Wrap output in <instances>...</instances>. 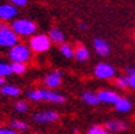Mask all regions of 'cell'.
<instances>
[{
    "instance_id": "cell-24",
    "label": "cell",
    "mask_w": 135,
    "mask_h": 134,
    "mask_svg": "<svg viewBox=\"0 0 135 134\" xmlns=\"http://www.w3.org/2000/svg\"><path fill=\"white\" fill-rule=\"evenodd\" d=\"M115 86H116V88H119V89H122V90L127 89V88H128L127 77H117V78H115Z\"/></svg>"
},
{
    "instance_id": "cell-7",
    "label": "cell",
    "mask_w": 135,
    "mask_h": 134,
    "mask_svg": "<svg viewBox=\"0 0 135 134\" xmlns=\"http://www.w3.org/2000/svg\"><path fill=\"white\" fill-rule=\"evenodd\" d=\"M59 114L53 109H45V111H40L33 115V121L38 124H51L59 121Z\"/></svg>"
},
{
    "instance_id": "cell-9",
    "label": "cell",
    "mask_w": 135,
    "mask_h": 134,
    "mask_svg": "<svg viewBox=\"0 0 135 134\" xmlns=\"http://www.w3.org/2000/svg\"><path fill=\"white\" fill-rule=\"evenodd\" d=\"M18 8L11 3H6L0 6V21H14L17 19Z\"/></svg>"
},
{
    "instance_id": "cell-4",
    "label": "cell",
    "mask_w": 135,
    "mask_h": 134,
    "mask_svg": "<svg viewBox=\"0 0 135 134\" xmlns=\"http://www.w3.org/2000/svg\"><path fill=\"white\" fill-rule=\"evenodd\" d=\"M8 58L11 62H19V63H27L31 60V49L27 44L18 43L12 48L8 49Z\"/></svg>"
},
{
    "instance_id": "cell-28",
    "label": "cell",
    "mask_w": 135,
    "mask_h": 134,
    "mask_svg": "<svg viewBox=\"0 0 135 134\" xmlns=\"http://www.w3.org/2000/svg\"><path fill=\"white\" fill-rule=\"evenodd\" d=\"M3 85H6V78H3V77H0V88H2Z\"/></svg>"
},
{
    "instance_id": "cell-12",
    "label": "cell",
    "mask_w": 135,
    "mask_h": 134,
    "mask_svg": "<svg viewBox=\"0 0 135 134\" xmlns=\"http://www.w3.org/2000/svg\"><path fill=\"white\" fill-rule=\"evenodd\" d=\"M93 47H94V51H96L100 56H108V55L110 53V47L104 38H100V37L94 38Z\"/></svg>"
},
{
    "instance_id": "cell-16",
    "label": "cell",
    "mask_w": 135,
    "mask_h": 134,
    "mask_svg": "<svg viewBox=\"0 0 135 134\" xmlns=\"http://www.w3.org/2000/svg\"><path fill=\"white\" fill-rule=\"evenodd\" d=\"M82 100L83 103L87 104V105H91V107H96L100 104V100L97 97V93H93V92H83L82 93Z\"/></svg>"
},
{
    "instance_id": "cell-19",
    "label": "cell",
    "mask_w": 135,
    "mask_h": 134,
    "mask_svg": "<svg viewBox=\"0 0 135 134\" xmlns=\"http://www.w3.org/2000/svg\"><path fill=\"white\" fill-rule=\"evenodd\" d=\"M59 51L63 55V58H66V59H73L74 58V47L71 45V44H68V43L60 44Z\"/></svg>"
},
{
    "instance_id": "cell-23",
    "label": "cell",
    "mask_w": 135,
    "mask_h": 134,
    "mask_svg": "<svg viewBox=\"0 0 135 134\" xmlns=\"http://www.w3.org/2000/svg\"><path fill=\"white\" fill-rule=\"evenodd\" d=\"M14 108H15V111H17L18 114H25V112H27L29 105H27V103H26V101L19 100V101H17V103H15Z\"/></svg>"
},
{
    "instance_id": "cell-14",
    "label": "cell",
    "mask_w": 135,
    "mask_h": 134,
    "mask_svg": "<svg viewBox=\"0 0 135 134\" xmlns=\"http://www.w3.org/2000/svg\"><path fill=\"white\" fill-rule=\"evenodd\" d=\"M48 37L51 38V41L55 44H64L66 43V34L64 31L57 29V27H52L48 33Z\"/></svg>"
},
{
    "instance_id": "cell-5",
    "label": "cell",
    "mask_w": 135,
    "mask_h": 134,
    "mask_svg": "<svg viewBox=\"0 0 135 134\" xmlns=\"http://www.w3.org/2000/svg\"><path fill=\"white\" fill-rule=\"evenodd\" d=\"M18 43H19V37L14 33V30L10 26L4 25V23H0V48L10 49Z\"/></svg>"
},
{
    "instance_id": "cell-20",
    "label": "cell",
    "mask_w": 135,
    "mask_h": 134,
    "mask_svg": "<svg viewBox=\"0 0 135 134\" xmlns=\"http://www.w3.org/2000/svg\"><path fill=\"white\" fill-rule=\"evenodd\" d=\"M10 126H11V129H14L15 131H18V133L29 130V124L25 121H21V119H12L10 122Z\"/></svg>"
},
{
    "instance_id": "cell-11",
    "label": "cell",
    "mask_w": 135,
    "mask_h": 134,
    "mask_svg": "<svg viewBox=\"0 0 135 134\" xmlns=\"http://www.w3.org/2000/svg\"><path fill=\"white\" fill-rule=\"evenodd\" d=\"M97 97L100 100V103H104V104H115L117 99L120 97L115 90H110V89H101L97 93Z\"/></svg>"
},
{
    "instance_id": "cell-30",
    "label": "cell",
    "mask_w": 135,
    "mask_h": 134,
    "mask_svg": "<svg viewBox=\"0 0 135 134\" xmlns=\"http://www.w3.org/2000/svg\"><path fill=\"white\" fill-rule=\"evenodd\" d=\"M0 94H2V92H0Z\"/></svg>"
},
{
    "instance_id": "cell-27",
    "label": "cell",
    "mask_w": 135,
    "mask_h": 134,
    "mask_svg": "<svg viewBox=\"0 0 135 134\" xmlns=\"http://www.w3.org/2000/svg\"><path fill=\"white\" fill-rule=\"evenodd\" d=\"M0 134H19V133L15 131L11 127H2V126H0Z\"/></svg>"
},
{
    "instance_id": "cell-26",
    "label": "cell",
    "mask_w": 135,
    "mask_h": 134,
    "mask_svg": "<svg viewBox=\"0 0 135 134\" xmlns=\"http://www.w3.org/2000/svg\"><path fill=\"white\" fill-rule=\"evenodd\" d=\"M27 2H29V0H10V3L12 6H15L17 8H18V7H25L27 4Z\"/></svg>"
},
{
    "instance_id": "cell-18",
    "label": "cell",
    "mask_w": 135,
    "mask_h": 134,
    "mask_svg": "<svg viewBox=\"0 0 135 134\" xmlns=\"http://www.w3.org/2000/svg\"><path fill=\"white\" fill-rule=\"evenodd\" d=\"M10 67H11V73L12 74H17V75L25 74L26 70H27L26 63H19V62H11L10 63Z\"/></svg>"
},
{
    "instance_id": "cell-15",
    "label": "cell",
    "mask_w": 135,
    "mask_h": 134,
    "mask_svg": "<svg viewBox=\"0 0 135 134\" xmlns=\"http://www.w3.org/2000/svg\"><path fill=\"white\" fill-rule=\"evenodd\" d=\"M90 53H89V49L83 45H78L76 48H74V58L78 60V62H86L89 59Z\"/></svg>"
},
{
    "instance_id": "cell-6",
    "label": "cell",
    "mask_w": 135,
    "mask_h": 134,
    "mask_svg": "<svg viewBox=\"0 0 135 134\" xmlns=\"http://www.w3.org/2000/svg\"><path fill=\"white\" fill-rule=\"evenodd\" d=\"M116 75V70L112 64L105 62H100L98 64L94 67V77L97 80H102V81H108V80H112Z\"/></svg>"
},
{
    "instance_id": "cell-25",
    "label": "cell",
    "mask_w": 135,
    "mask_h": 134,
    "mask_svg": "<svg viewBox=\"0 0 135 134\" xmlns=\"http://www.w3.org/2000/svg\"><path fill=\"white\" fill-rule=\"evenodd\" d=\"M10 74H12L10 64H8V63H6V62H0V77L6 78V77H8Z\"/></svg>"
},
{
    "instance_id": "cell-13",
    "label": "cell",
    "mask_w": 135,
    "mask_h": 134,
    "mask_svg": "<svg viewBox=\"0 0 135 134\" xmlns=\"http://www.w3.org/2000/svg\"><path fill=\"white\" fill-rule=\"evenodd\" d=\"M115 109L117 112H120V114H127V112H130L131 111V108H132V103H131V100H128L127 97H119L117 101L113 104Z\"/></svg>"
},
{
    "instance_id": "cell-22",
    "label": "cell",
    "mask_w": 135,
    "mask_h": 134,
    "mask_svg": "<svg viewBox=\"0 0 135 134\" xmlns=\"http://www.w3.org/2000/svg\"><path fill=\"white\" fill-rule=\"evenodd\" d=\"M127 82H128V88L135 89V68L132 67L127 68Z\"/></svg>"
},
{
    "instance_id": "cell-8",
    "label": "cell",
    "mask_w": 135,
    "mask_h": 134,
    "mask_svg": "<svg viewBox=\"0 0 135 134\" xmlns=\"http://www.w3.org/2000/svg\"><path fill=\"white\" fill-rule=\"evenodd\" d=\"M61 80H63L61 71L55 70V71H51L44 77V85L49 89H56L61 85Z\"/></svg>"
},
{
    "instance_id": "cell-2",
    "label": "cell",
    "mask_w": 135,
    "mask_h": 134,
    "mask_svg": "<svg viewBox=\"0 0 135 134\" xmlns=\"http://www.w3.org/2000/svg\"><path fill=\"white\" fill-rule=\"evenodd\" d=\"M11 29L18 37H31L36 34L37 31V25L27 18H18L14 19L11 23Z\"/></svg>"
},
{
    "instance_id": "cell-3",
    "label": "cell",
    "mask_w": 135,
    "mask_h": 134,
    "mask_svg": "<svg viewBox=\"0 0 135 134\" xmlns=\"http://www.w3.org/2000/svg\"><path fill=\"white\" fill-rule=\"evenodd\" d=\"M29 48L31 49V52L36 53H44L46 51L51 49L52 47V41L48 37V34L45 33H36L34 36H31L29 38Z\"/></svg>"
},
{
    "instance_id": "cell-31",
    "label": "cell",
    "mask_w": 135,
    "mask_h": 134,
    "mask_svg": "<svg viewBox=\"0 0 135 134\" xmlns=\"http://www.w3.org/2000/svg\"><path fill=\"white\" fill-rule=\"evenodd\" d=\"M34 134H36V133H34Z\"/></svg>"
},
{
    "instance_id": "cell-17",
    "label": "cell",
    "mask_w": 135,
    "mask_h": 134,
    "mask_svg": "<svg viewBox=\"0 0 135 134\" xmlns=\"http://www.w3.org/2000/svg\"><path fill=\"white\" fill-rule=\"evenodd\" d=\"M0 92H2L4 96H7V97H18L19 94H21V89L18 88V86H15V85H7V84L2 86Z\"/></svg>"
},
{
    "instance_id": "cell-21",
    "label": "cell",
    "mask_w": 135,
    "mask_h": 134,
    "mask_svg": "<svg viewBox=\"0 0 135 134\" xmlns=\"http://www.w3.org/2000/svg\"><path fill=\"white\" fill-rule=\"evenodd\" d=\"M86 134H110L105 126H101V124H93L91 127L87 129V133Z\"/></svg>"
},
{
    "instance_id": "cell-29",
    "label": "cell",
    "mask_w": 135,
    "mask_h": 134,
    "mask_svg": "<svg viewBox=\"0 0 135 134\" xmlns=\"http://www.w3.org/2000/svg\"><path fill=\"white\" fill-rule=\"evenodd\" d=\"M79 29H81V30H86L87 27H86V25H85L83 22H81V23H79Z\"/></svg>"
},
{
    "instance_id": "cell-10",
    "label": "cell",
    "mask_w": 135,
    "mask_h": 134,
    "mask_svg": "<svg viewBox=\"0 0 135 134\" xmlns=\"http://www.w3.org/2000/svg\"><path fill=\"white\" fill-rule=\"evenodd\" d=\"M105 129L112 133V134H116V133H122V131H126L128 129V124H127L124 121H120V119H109L105 122Z\"/></svg>"
},
{
    "instance_id": "cell-1",
    "label": "cell",
    "mask_w": 135,
    "mask_h": 134,
    "mask_svg": "<svg viewBox=\"0 0 135 134\" xmlns=\"http://www.w3.org/2000/svg\"><path fill=\"white\" fill-rule=\"evenodd\" d=\"M27 99L31 101H48L53 104H63L66 103V96L61 93H57L52 89H31L27 92Z\"/></svg>"
}]
</instances>
